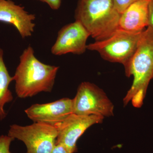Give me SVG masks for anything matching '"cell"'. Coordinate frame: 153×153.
I'll return each instance as SVG.
<instances>
[{
	"mask_svg": "<svg viewBox=\"0 0 153 153\" xmlns=\"http://www.w3.org/2000/svg\"><path fill=\"white\" fill-rule=\"evenodd\" d=\"M59 68L38 60L33 47L29 46L20 56V63L13 76L17 96L26 98L42 92H51Z\"/></svg>",
	"mask_w": 153,
	"mask_h": 153,
	"instance_id": "cell-1",
	"label": "cell"
},
{
	"mask_svg": "<svg viewBox=\"0 0 153 153\" xmlns=\"http://www.w3.org/2000/svg\"><path fill=\"white\" fill-rule=\"evenodd\" d=\"M126 74L133 76V84L123 99L124 106L131 101L139 108L143 104L149 83L153 78V28L148 26L142 33L136 50L127 65Z\"/></svg>",
	"mask_w": 153,
	"mask_h": 153,
	"instance_id": "cell-2",
	"label": "cell"
},
{
	"mask_svg": "<svg viewBox=\"0 0 153 153\" xmlns=\"http://www.w3.org/2000/svg\"><path fill=\"white\" fill-rule=\"evenodd\" d=\"M120 15L112 0H79L74 18L96 41H100L118 29Z\"/></svg>",
	"mask_w": 153,
	"mask_h": 153,
	"instance_id": "cell-3",
	"label": "cell"
},
{
	"mask_svg": "<svg viewBox=\"0 0 153 153\" xmlns=\"http://www.w3.org/2000/svg\"><path fill=\"white\" fill-rule=\"evenodd\" d=\"M143 32L133 33L118 28L108 38L88 44L86 48L98 52L105 60L125 67L133 56Z\"/></svg>",
	"mask_w": 153,
	"mask_h": 153,
	"instance_id": "cell-4",
	"label": "cell"
},
{
	"mask_svg": "<svg viewBox=\"0 0 153 153\" xmlns=\"http://www.w3.org/2000/svg\"><path fill=\"white\" fill-rule=\"evenodd\" d=\"M8 135L23 142L27 147L26 153H51L57 131L54 126L34 123L29 126L11 125Z\"/></svg>",
	"mask_w": 153,
	"mask_h": 153,
	"instance_id": "cell-5",
	"label": "cell"
},
{
	"mask_svg": "<svg viewBox=\"0 0 153 153\" xmlns=\"http://www.w3.org/2000/svg\"><path fill=\"white\" fill-rule=\"evenodd\" d=\"M114 106L102 89L89 82H82L72 99V113L81 116H113Z\"/></svg>",
	"mask_w": 153,
	"mask_h": 153,
	"instance_id": "cell-6",
	"label": "cell"
},
{
	"mask_svg": "<svg viewBox=\"0 0 153 153\" xmlns=\"http://www.w3.org/2000/svg\"><path fill=\"white\" fill-rule=\"evenodd\" d=\"M104 118L95 115L81 116L71 114L54 126L57 131L56 143L63 145L70 153L76 152V142L79 138L91 126L102 123Z\"/></svg>",
	"mask_w": 153,
	"mask_h": 153,
	"instance_id": "cell-7",
	"label": "cell"
},
{
	"mask_svg": "<svg viewBox=\"0 0 153 153\" xmlns=\"http://www.w3.org/2000/svg\"><path fill=\"white\" fill-rule=\"evenodd\" d=\"M90 34L79 22L65 25L58 32L56 41L51 48L53 55L60 56L67 53L83 54L87 49L86 41Z\"/></svg>",
	"mask_w": 153,
	"mask_h": 153,
	"instance_id": "cell-8",
	"label": "cell"
},
{
	"mask_svg": "<svg viewBox=\"0 0 153 153\" xmlns=\"http://www.w3.org/2000/svg\"><path fill=\"white\" fill-rule=\"evenodd\" d=\"M25 112L34 123L55 126L73 113L72 99L64 98L49 103L33 105Z\"/></svg>",
	"mask_w": 153,
	"mask_h": 153,
	"instance_id": "cell-9",
	"label": "cell"
},
{
	"mask_svg": "<svg viewBox=\"0 0 153 153\" xmlns=\"http://www.w3.org/2000/svg\"><path fill=\"white\" fill-rule=\"evenodd\" d=\"M36 15L11 0H0V22L13 25L23 38L32 36L35 27Z\"/></svg>",
	"mask_w": 153,
	"mask_h": 153,
	"instance_id": "cell-10",
	"label": "cell"
},
{
	"mask_svg": "<svg viewBox=\"0 0 153 153\" xmlns=\"http://www.w3.org/2000/svg\"><path fill=\"white\" fill-rule=\"evenodd\" d=\"M149 0L133 3L121 14L119 28L133 33L143 32L149 25Z\"/></svg>",
	"mask_w": 153,
	"mask_h": 153,
	"instance_id": "cell-11",
	"label": "cell"
},
{
	"mask_svg": "<svg viewBox=\"0 0 153 153\" xmlns=\"http://www.w3.org/2000/svg\"><path fill=\"white\" fill-rule=\"evenodd\" d=\"M13 81V76H10L4 60V51L0 48V120H2L7 116L4 106L13 101V96L9 89L10 83Z\"/></svg>",
	"mask_w": 153,
	"mask_h": 153,
	"instance_id": "cell-12",
	"label": "cell"
},
{
	"mask_svg": "<svg viewBox=\"0 0 153 153\" xmlns=\"http://www.w3.org/2000/svg\"><path fill=\"white\" fill-rule=\"evenodd\" d=\"M14 140L8 135L0 136V153H11L10 146Z\"/></svg>",
	"mask_w": 153,
	"mask_h": 153,
	"instance_id": "cell-13",
	"label": "cell"
},
{
	"mask_svg": "<svg viewBox=\"0 0 153 153\" xmlns=\"http://www.w3.org/2000/svg\"><path fill=\"white\" fill-rule=\"evenodd\" d=\"M141 0H112L114 7L120 14L133 3Z\"/></svg>",
	"mask_w": 153,
	"mask_h": 153,
	"instance_id": "cell-14",
	"label": "cell"
},
{
	"mask_svg": "<svg viewBox=\"0 0 153 153\" xmlns=\"http://www.w3.org/2000/svg\"><path fill=\"white\" fill-rule=\"evenodd\" d=\"M47 4L53 10H58L61 6L62 0H37Z\"/></svg>",
	"mask_w": 153,
	"mask_h": 153,
	"instance_id": "cell-15",
	"label": "cell"
},
{
	"mask_svg": "<svg viewBox=\"0 0 153 153\" xmlns=\"http://www.w3.org/2000/svg\"><path fill=\"white\" fill-rule=\"evenodd\" d=\"M51 153H70L63 145L55 143Z\"/></svg>",
	"mask_w": 153,
	"mask_h": 153,
	"instance_id": "cell-16",
	"label": "cell"
},
{
	"mask_svg": "<svg viewBox=\"0 0 153 153\" xmlns=\"http://www.w3.org/2000/svg\"><path fill=\"white\" fill-rule=\"evenodd\" d=\"M149 25L153 28V0H149L148 4Z\"/></svg>",
	"mask_w": 153,
	"mask_h": 153,
	"instance_id": "cell-17",
	"label": "cell"
}]
</instances>
